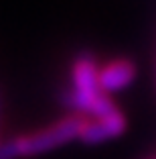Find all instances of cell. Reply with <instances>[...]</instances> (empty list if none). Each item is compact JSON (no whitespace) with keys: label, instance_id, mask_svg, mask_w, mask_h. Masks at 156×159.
Listing matches in <instances>:
<instances>
[{"label":"cell","instance_id":"cell-4","mask_svg":"<svg viewBox=\"0 0 156 159\" xmlns=\"http://www.w3.org/2000/svg\"><path fill=\"white\" fill-rule=\"evenodd\" d=\"M126 129H128V118H126L124 110L120 108L110 116L95 118V120L89 118L79 141L85 145H101V143H108V141L122 137L126 133Z\"/></svg>","mask_w":156,"mask_h":159},{"label":"cell","instance_id":"cell-5","mask_svg":"<svg viewBox=\"0 0 156 159\" xmlns=\"http://www.w3.org/2000/svg\"><path fill=\"white\" fill-rule=\"evenodd\" d=\"M0 159H20V151L14 137L0 143Z\"/></svg>","mask_w":156,"mask_h":159},{"label":"cell","instance_id":"cell-1","mask_svg":"<svg viewBox=\"0 0 156 159\" xmlns=\"http://www.w3.org/2000/svg\"><path fill=\"white\" fill-rule=\"evenodd\" d=\"M99 61L91 51H79L71 59L69 67V88L63 90L61 100L71 112L83 114L91 118H103L120 110V106L112 100V96L99 90Z\"/></svg>","mask_w":156,"mask_h":159},{"label":"cell","instance_id":"cell-3","mask_svg":"<svg viewBox=\"0 0 156 159\" xmlns=\"http://www.w3.org/2000/svg\"><path fill=\"white\" fill-rule=\"evenodd\" d=\"M138 78V66L130 57H112L99 66V90L108 96L118 92H124L136 82Z\"/></svg>","mask_w":156,"mask_h":159},{"label":"cell","instance_id":"cell-2","mask_svg":"<svg viewBox=\"0 0 156 159\" xmlns=\"http://www.w3.org/2000/svg\"><path fill=\"white\" fill-rule=\"evenodd\" d=\"M89 118L77 112H69L65 116L53 120L51 125L43 126L35 133H27V135H19L16 145H19L20 157H35V155H43L49 151L63 147L71 141L81 139L83 129L87 125Z\"/></svg>","mask_w":156,"mask_h":159},{"label":"cell","instance_id":"cell-7","mask_svg":"<svg viewBox=\"0 0 156 159\" xmlns=\"http://www.w3.org/2000/svg\"><path fill=\"white\" fill-rule=\"evenodd\" d=\"M146 159H156V153H154V155H150V157H146Z\"/></svg>","mask_w":156,"mask_h":159},{"label":"cell","instance_id":"cell-6","mask_svg":"<svg viewBox=\"0 0 156 159\" xmlns=\"http://www.w3.org/2000/svg\"><path fill=\"white\" fill-rule=\"evenodd\" d=\"M0 116H2V98H0Z\"/></svg>","mask_w":156,"mask_h":159}]
</instances>
